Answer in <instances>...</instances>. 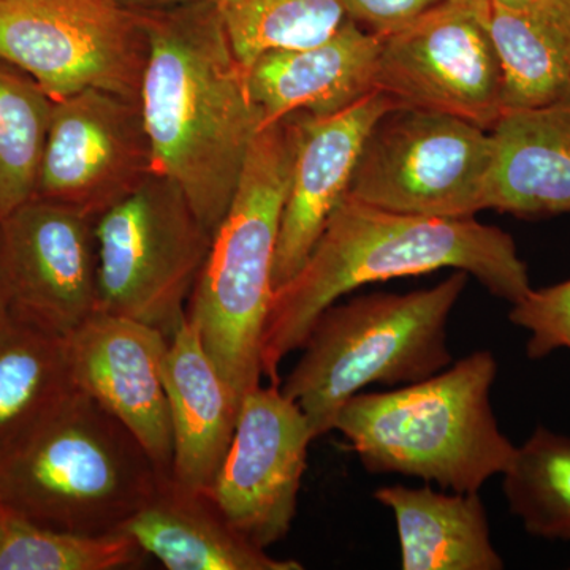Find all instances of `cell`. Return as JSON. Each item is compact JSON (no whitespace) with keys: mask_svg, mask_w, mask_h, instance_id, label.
Listing matches in <instances>:
<instances>
[{"mask_svg":"<svg viewBox=\"0 0 570 570\" xmlns=\"http://www.w3.org/2000/svg\"><path fill=\"white\" fill-rule=\"evenodd\" d=\"M148 59L140 105L154 174L181 187L212 234L230 208L264 112L217 2L140 11Z\"/></svg>","mask_w":570,"mask_h":570,"instance_id":"obj_1","label":"cell"},{"mask_svg":"<svg viewBox=\"0 0 570 570\" xmlns=\"http://www.w3.org/2000/svg\"><path fill=\"white\" fill-rule=\"evenodd\" d=\"M445 268L474 276L510 305L532 288L528 266L502 228L474 217L387 212L346 195L306 264L273 295L262 337V373L279 384L285 356L303 346L326 307L356 288Z\"/></svg>","mask_w":570,"mask_h":570,"instance_id":"obj_2","label":"cell"},{"mask_svg":"<svg viewBox=\"0 0 570 570\" xmlns=\"http://www.w3.org/2000/svg\"><path fill=\"white\" fill-rule=\"evenodd\" d=\"M497 376L494 355L475 351L414 384L352 396L335 430L371 474H401L453 493H479L487 480L504 474L517 450L491 407Z\"/></svg>","mask_w":570,"mask_h":570,"instance_id":"obj_3","label":"cell"},{"mask_svg":"<svg viewBox=\"0 0 570 570\" xmlns=\"http://www.w3.org/2000/svg\"><path fill=\"white\" fill-rule=\"evenodd\" d=\"M299 137L302 112L258 134L187 305V318L239 401L264 376L262 337L275 295L277 236Z\"/></svg>","mask_w":570,"mask_h":570,"instance_id":"obj_4","label":"cell"},{"mask_svg":"<svg viewBox=\"0 0 570 570\" xmlns=\"http://www.w3.org/2000/svg\"><path fill=\"white\" fill-rule=\"evenodd\" d=\"M468 276L455 269L431 288L377 292L326 307L281 384L306 415L314 439L335 430L341 407L367 385L414 384L450 366L449 318Z\"/></svg>","mask_w":570,"mask_h":570,"instance_id":"obj_5","label":"cell"},{"mask_svg":"<svg viewBox=\"0 0 570 570\" xmlns=\"http://www.w3.org/2000/svg\"><path fill=\"white\" fill-rule=\"evenodd\" d=\"M138 439L86 393H73L0 460V504L85 535L122 532L165 480Z\"/></svg>","mask_w":570,"mask_h":570,"instance_id":"obj_6","label":"cell"},{"mask_svg":"<svg viewBox=\"0 0 570 570\" xmlns=\"http://www.w3.org/2000/svg\"><path fill=\"white\" fill-rule=\"evenodd\" d=\"M99 311L170 340L187 317L213 234L181 187L159 174L94 220Z\"/></svg>","mask_w":570,"mask_h":570,"instance_id":"obj_7","label":"cell"},{"mask_svg":"<svg viewBox=\"0 0 570 570\" xmlns=\"http://www.w3.org/2000/svg\"><path fill=\"white\" fill-rule=\"evenodd\" d=\"M490 130L445 112L397 107L367 135L348 197L403 214L466 219L485 212Z\"/></svg>","mask_w":570,"mask_h":570,"instance_id":"obj_8","label":"cell"},{"mask_svg":"<svg viewBox=\"0 0 570 570\" xmlns=\"http://www.w3.org/2000/svg\"><path fill=\"white\" fill-rule=\"evenodd\" d=\"M146 59L141 13L119 0H0V61L51 100L102 89L138 102Z\"/></svg>","mask_w":570,"mask_h":570,"instance_id":"obj_9","label":"cell"},{"mask_svg":"<svg viewBox=\"0 0 570 570\" xmlns=\"http://www.w3.org/2000/svg\"><path fill=\"white\" fill-rule=\"evenodd\" d=\"M490 0H442L381 41L376 89L404 107L445 112L491 130L502 112V70Z\"/></svg>","mask_w":570,"mask_h":570,"instance_id":"obj_10","label":"cell"},{"mask_svg":"<svg viewBox=\"0 0 570 570\" xmlns=\"http://www.w3.org/2000/svg\"><path fill=\"white\" fill-rule=\"evenodd\" d=\"M153 174L138 102L102 89L52 100L33 197L97 217Z\"/></svg>","mask_w":570,"mask_h":570,"instance_id":"obj_11","label":"cell"},{"mask_svg":"<svg viewBox=\"0 0 570 570\" xmlns=\"http://www.w3.org/2000/svg\"><path fill=\"white\" fill-rule=\"evenodd\" d=\"M313 441L306 415L281 384L243 396L230 448L206 493L258 549L291 531Z\"/></svg>","mask_w":570,"mask_h":570,"instance_id":"obj_12","label":"cell"},{"mask_svg":"<svg viewBox=\"0 0 570 570\" xmlns=\"http://www.w3.org/2000/svg\"><path fill=\"white\" fill-rule=\"evenodd\" d=\"M94 220L40 197L0 220L11 318L66 337L99 313Z\"/></svg>","mask_w":570,"mask_h":570,"instance_id":"obj_13","label":"cell"},{"mask_svg":"<svg viewBox=\"0 0 570 570\" xmlns=\"http://www.w3.org/2000/svg\"><path fill=\"white\" fill-rule=\"evenodd\" d=\"M66 340L75 387L118 419L171 479L174 433L164 381L170 340L154 326L100 311Z\"/></svg>","mask_w":570,"mask_h":570,"instance_id":"obj_14","label":"cell"},{"mask_svg":"<svg viewBox=\"0 0 570 570\" xmlns=\"http://www.w3.org/2000/svg\"><path fill=\"white\" fill-rule=\"evenodd\" d=\"M397 107L404 105L373 91L336 115L317 118L302 112V137L277 236L275 291L306 264L330 216L348 193L367 135Z\"/></svg>","mask_w":570,"mask_h":570,"instance_id":"obj_15","label":"cell"},{"mask_svg":"<svg viewBox=\"0 0 570 570\" xmlns=\"http://www.w3.org/2000/svg\"><path fill=\"white\" fill-rule=\"evenodd\" d=\"M381 37L346 20L321 43L262 52L247 67V86L264 127L294 112L332 116L376 89Z\"/></svg>","mask_w":570,"mask_h":570,"instance_id":"obj_16","label":"cell"},{"mask_svg":"<svg viewBox=\"0 0 570 570\" xmlns=\"http://www.w3.org/2000/svg\"><path fill=\"white\" fill-rule=\"evenodd\" d=\"M164 381L174 433L171 480L183 489L208 491L234 439L242 401L187 317L168 343Z\"/></svg>","mask_w":570,"mask_h":570,"instance_id":"obj_17","label":"cell"},{"mask_svg":"<svg viewBox=\"0 0 570 570\" xmlns=\"http://www.w3.org/2000/svg\"><path fill=\"white\" fill-rule=\"evenodd\" d=\"M490 132L485 209L527 219L570 213V91L540 107L504 110Z\"/></svg>","mask_w":570,"mask_h":570,"instance_id":"obj_18","label":"cell"},{"mask_svg":"<svg viewBox=\"0 0 570 570\" xmlns=\"http://www.w3.org/2000/svg\"><path fill=\"white\" fill-rule=\"evenodd\" d=\"M122 532L170 570H303L302 562L276 560L243 538L206 491L171 479Z\"/></svg>","mask_w":570,"mask_h":570,"instance_id":"obj_19","label":"cell"},{"mask_svg":"<svg viewBox=\"0 0 570 570\" xmlns=\"http://www.w3.org/2000/svg\"><path fill=\"white\" fill-rule=\"evenodd\" d=\"M374 498L395 515L404 570L504 569L479 493L390 485Z\"/></svg>","mask_w":570,"mask_h":570,"instance_id":"obj_20","label":"cell"},{"mask_svg":"<svg viewBox=\"0 0 570 570\" xmlns=\"http://www.w3.org/2000/svg\"><path fill=\"white\" fill-rule=\"evenodd\" d=\"M490 28L504 110L540 107L570 91V0L491 2Z\"/></svg>","mask_w":570,"mask_h":570,"instance_id":"obj_21","label":"cell"},{"mask_svg":"<svg viewBox=\"0 0 570 570\" xmlns=\"http://www.w3.org/2000/svg\"><path fill=\"white\" fill-rule=\"evenodd\" d=\"M75 392L66 337L11 317L0 324V460L24 444Z\"/></svg>","mask_w":570,"mask_h":570,"instance_id":"obj_22","label":"cell"},{"mask_svg":"<svg viewBox=\"0 0 570 570\" xmlns=\"http://www.w3.org/2000/svg\"><path fill=\"white\" fill-rule=\"evenodd\" d=\"M512 515L534 538L570 540V438L538 426L504 471Z\"/></svg>","mask_w":570,"mask_h":570,"instance_id":"obj_23","label":"cell"},{"mask_svg":"<svg viewBox=\"0 0 570 570\" xmlns=\"http://www.w3.org/2000/svg\"><path fill=\"white\" fill-rule=\"evenodd\" d=\"M145 557L126 532L56 530L0 504V570H116L141 564Z\"/></svg>","mask_w":570,"mask_h":570,"instance_id":"obj_24","label":"cell"},{"mask_svg":"<svg viewBox=\"0 0 570 570\" xmlns=\"http://www.w3.org/2000/svg\"><path fill=\"white\" fill-rule=\"evenodd\" d=\"M51 108L31 77L0 61V220L36 195Z\"/></svg>","mask_w":570,"mask_h":570,"instance_id":"obj_25","label":"cell"},{"mask_svg":"<svg viewBox=\"0 0 570 570\" xmlns=\"http://www.w3.org/2000/svg\"><path fill=\"white\" fill-rule=\"evenodd\" d=\"M217 6L246 69L262 52L321 43L347 20L340 0H219Z\"/></svg>","mask_w":570,"mask_h":570,"instance_id":"obj_26","label":"cell"},{"mask_svg":"<svg viewBox=\"0 0 570 570\" xmlns=\"http://www.w3.org/2000/svg\"><path fill=\"white\" fill-rule=\"evenodd\" d=\"M509 321L530 333L528 358H546L560 348L570 351V279L531 288L524 298L513 303Z\"/></svg>","mask_w":570,"mask_h":570,"instance_id":"obj_27","label":"cell"},{"mask_svg":"<svg viewBox=\"0 0 570 570\" xmlns=\"http://www.w3.org/2000/svg\"><path fill=\"white\" fill-rule=\"evenodd\" d=\"M347 20L374 36H392L442 0H340Z\"/></svg>","mask_w":570,"mask_h":570,"instance_id":"obj_28","label":"cell"},{"mask_svg":"<svg viewBox=\"0 0 570 570\" xmlns=\"http://www.w3.org/2000/svg\"><path fill=\"white\" fill-rule=\"evenodd\" d=\"M124 7L130 10L146 11L168 9V7L186 6L197 2H219V0H119Z\"/></svg>","mask_w":570,"mask_h":570,"instance_id":"obj_29","label":"cell"},{"mask_svg":"<svg viewBox=\"0 0 570 570\" xmlns=\"http://www.w3.org/2000/svg\"><path fill=\"white\" fill-rule=\"evenodd\" d=\"M10 318L9 298H7L6 275H3L2 262V230H0V324Z\"/></svg>","mask_w":570,"mask_h":570,"instance_id":"obj_30","label":"cell"},{"mask_svg":"<svg viewBox=\"0 0 570 570\" xmlns=\"http://www.w3.org/2000/svg\"><path fill=\"white\" fill-rule=\"evenodd\" d=\"M493 3H502V6H521V3L530 2V0H490Z\"/></svg>","mask_w":570,"mask_h":570,"instance_id":"obj_31","label":"cell"}]
</instances>
